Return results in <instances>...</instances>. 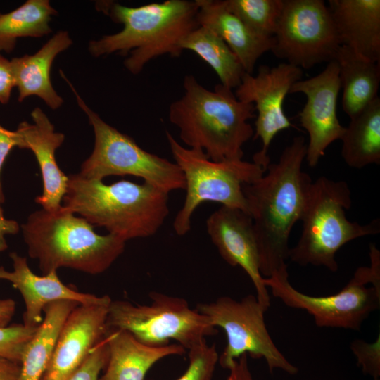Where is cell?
<instances>
[{"label": "cell", "mask_w": 380, "mask_h": 380, "mask_svg": "<svg viewBox=\"0 0 380 380\" xmlns=\"http://www.w3.org/2000/svg\"><path fill=\"white\" fill-rule=\"evenodd\" d=\"M306 152L304 137H294L265 175L243 186L265 278L288 271L290 233L301 219L312 183L302 170Z\"/></svg>", "instance_id": "6da1fadb"}, {"label": "cell", "mask_w": 380, "mask_h": 380, "mask_svg": "<svg viewBox=\"0 0 380 380\" xmlns=\"http://www.w3.org/2000/svg\"><path fill=\"white\" fill-rule=\"evenodd\" d=\"M96 8L114 22L122 24L123 28L90 41L89 52L96 58L130 52L124 66L133 75L140 73L158 56H180L182 40L199 26L196 1L166 0L138 7L106 1L97 3Z\"/></svg>", "instance_id": "7a4b0ae2"}, {"label": "cell", "mask_w": 380, "mask_h": 380, "mask_svg": "<svg viewBox=\"0 0 380 380\" xmlns=\"http://www.w3.org/2000/svg\"><path fill=\"white\" fill-rule=\"evenodd\" d=\"M183 89L169 108L170 122L182 142L214 161L242 159L243 146L254 134L248 122L255 117L253 104L239 101L220 83L208 89L192 75L184 76Z\"/></svg>", "instance_id": "3957f363"}, {"label": "cell", "mask_w": 380, "mask_h": 380, "mask_svg": "<svg viewBox=\"0 0 380 380\" xmlns=\"http://www.w3.org/2000/svg\"><path fill=\"white\" fill-rule=\"evenodd\" d=\"M68 177L63 206L125 241L154 235L169 215V194L146 182Z\"/></svg>", "instance_id": "277c9868"}, {"label": "cell", "mask_w": 380, "mask_h": 380, "mask_svg": "<svg viewBox=\"0 0 380 380\" xmlns=\"http://www.w3.org/2000/svg\"><path fill=\"white\" fill-rule=\"evenodd\" d=\"M21 228L28 255L38 260L44 274L61 267L99 274L125 248V241L109 233H96L94 225L63 205L33 212Z\"/></svg>", "instance_id": "5b68a950"}, {"label": "cell", "mask_w": 380, "mask_h": 380, "mask_svg": "<svg viewBox=\"0 0 380 380\" xmlns=\"http://www.w3.org/2000/svg\"><path fill=\"white\" fill-rule=\"evenodd\" d=\"M352 203L351 192L344 181L319 177L312 182L302 215V232L289 258L302 266H324L338 270L337 251L360 237L380 232V222L374 219L361 224L348 220L346 212Z\"/></svg>", "instance_id": "8992f818"}, {"label": "cell", "mask_w": 380, "mask_h": 380, "mask_svg": "<svg viewBox=\"0 0 380 380\" xmlns=\"http://www.w3.org/2000/svg\"><path fill=\"white\" fill-rule=\"evenodd\" d=\"M165 134L175 163L185 180L186 197L173 222L177 235L190 231L193 213L205 202L218 203L249 214L243 186L260 178L265 172L262 167L243 159L212 160L203 151L179 144L170 132Z\"/></svg>", "instance_id": "52a82bcc"}, {"label": "cell", "mask_w": 380, "mask_h": 380, "mask_svg": "<svg viewBox=\"0 0 380 380\" xmlns=\"http://www.w3.org/2000/svg\"><path fill=\"white\" fill-rule=\"evenodd\" d=\"M60 74L94 133V148L81 165L82 176L103 180L110 175H132L168 194L185 189L184 175L175 163L144 150L132 137L106 122L85 103L62 70Z\"/></svg>", "instance_id": "ba28073f"}, {"label": "cell", "mask_w": 380, "mask_h": 380, "mask_svg": "<svg viewBox=\"0 0 380 380\" xmlns=\"http://www.w3.org/2000/svg\"><path fill=\"white\" fill-rule=\"evenodd\" d=\"M371 265L357 268L343 289L333 295L312 296L296 290L288 271L264 278L272 295L286 305L305 310L320 327L360 330L363 322L380 305V253L369 246Z\"/></svg>", "instance_id": "9c48e42d"}, {"label": "cell", "mask_w": 380, "mask_h": 380, "mask_svg": "<svg viewBox=\"0 0 380 380\" xmlns=\"http://www.w3.org/2000/svg\"><path fill=\"white\" fill-rule=\"evenodd\" d=\"M149 296V305L112 300L108 329L126 331L148 346H163L173 340L188 350L217 334L208 319L191 308L185 299L158 292H151Z\"/></svg>", "instance_id": "30bf717a"}, {"label": "cell", "mask_w": 380, "mask_h": 380, "mask_svg": "<svg viewBox=\"0 0 380 380\" xmlns=\"http://www.w3.org/2000/svg\"><path fill=\"white\" fill-rule=\"evenodd\" d=\"M196 310L226 334L227 345L218 360L222 367L229 369L235 360L246 354L255 359L264 358L270 372L279 369L289 374L298 373V368L272 341L264 318L267 308L256 296L250 294L241 300L222 296L211 303L198 304Z\"/></svg>", "instance_id": "8fae6325"}, {"label": "cell", "mask_w": 380, "mask_h": 380, "mask_svg": "<svg viewBox=\"0 0 380 380\" xmlns=\"http://www.w3.org/2000/svg\"><path fill=\"white\" fill-rule=\"evenodd\" d=\"M341 42L323 0H284L273 54L286 63L309 69L335 60Z\"/></svg>", "instance_id": "7c38bea8"}, {"label": "cell", "mask_w": 380, "mask_h": 380, "mask_svg": "<svg viewBox=\"0 0 380 380\" xmlns=\"http://www.w3.org/2000/svg\"><path fill=\"white\" fill-rule=\"evenodd\" d=\"M302 77L300 68L286 62L272 68L262 65L255 75L245 73L236 88V97L253 104L258 113L253 138L260 139L262 148L253 156V162L265 171L270 163L267 151L272 141L281 131L293 127L284 113V101L293 84Z\"/></svg>", "instance_id": "4fadbf2b"}, {"label": "cell", "mask_w": 380, "mask_h": 380, "mask_svg": "<svg viewBox=\"0 0 380 380\" xmlns=\"http://www.w3.org/2000/svg\"><path fill=\"white\" fill-rule=\"evenodd\" d=\"M341 88L338 66L334 60L318 75L295 82L289 91L307 98L298 117L309 136L305 159L311 167L317 166L328 146L344 132L336 113Z\"/></svg>", "instance_id": "5bb4252c"}, {"label": "cell", "mask_w": 380, "mask_h": 380, "mask_svg": "<svg viewBox=\"0 0 380 380\" xmlns=\"http://www.w3.org/2000/svg\"><path fill=\"white\" fill-rule=\"evenodd\" d=\"M111 301L105 295L99 302L79 304L70 312L42 380H66L80 367L106 335Z\"/></svg>", "instance_id": "9a60e30c"}, {"label": "cell", "mask_w": 380, "mask_h": 380, "mask_svg": "<svg viewBox=\"0 0 380 380\" xmlns=\"http://www.w3.org/2000/svg\"><path fill=\"white\" fill-rule=\"evenodd\" d=\"M208 234L221 257L232 266H240L250 277L259 303L268 309L270 297L260 271L257 241L251 215L221 206L206 220Z\"/></svg>", "instance_id": "2e32d148"}, {"label": "cell", "mask_w": 380, "mask_h": 380, "mask_svg": "<svg viewBox=\"0 0 380 380\" xmlns=\"http://www.w3.org/2000/svg\"><path fill=\"white\" fill-rule=\"evenodd\" d=\"M33 123L19 124L16 132L20 148L30 150L38 163L42 178V195L35 198L42 208L53 210L61 206L65 194L68 177L58 167L56 151L65 140V135L55 130L46 114L39 107L31 113Z\"/></svg>", "instance_id": "e0dca14e"}, {"label": "cell", "mask_w": 380, "mask_h": 380, "mask_svg": "<svg viewBox=\"0 0 380 380\" xmlns=\"http://www.w3.org/2000/svg\"><path fill=\"white\" fill-rule=\"evenodd\" d=\"M13 271L0 267V279L10 281L18 289L24 300L25 310L23 324L38 327L42 322L44 308L58 300H70L80 304H89L100 301L103 296H96L77 291L64 284L57 275V271L39 276L29 267L25 257L15 252L10 253Z\"/></svg>", "instance_id": "ac0fdd59"}, {"label": "cell", "mask_w": 380, "mask_h": 380, "mask_svg": "<svg viewBox=\"0 0 380 380\" xmlns=\"http://www.w3.org/2000/svg\"><path fill=\"white\" fill-rule=\"evenodd\" d=\"M341 46L380 63V0H329Z\"/></svg>", "instance_id": "d6986e66"}, {"label": "cell", "mask_w": 380, "mask_h": 380, "mask_svg": "<svg viewBox=\"0 0 380 380\" xmlns=\"http://www.w3.org/2000/svg\"><path fill=\"white\" fill-rule=\"evenodd\" d=\"M199 26L215 32L235 54L246 73L253 74L255 63L271 50L274 37H266L250 29L225 6L224 0H195Z\"/></svg>", "instance_id": "ffe728a7"}, {"label": "cell", "mask_w": 380, "mask_h": 380, "mask_svg": "<svg viewBox=\"0 0 380 380\" xmlns=\"http://www.w3.org/2000/svg\"><path fill=\"white\" fill-rule=\"evenodd\" d=\"M72 44L68 32L60 30L34 53L11 60L19 102L36 96L52 110H57L63 105V98L51 84L50 72L56 57Z\"/></svg>", "instance_id": "44dd1931"}, {"label": "cell", "mask_w": 380, "mask_h": 380, "mask_svg": "<svg viewBox=\"0 0 380 380\" xmlns=\"http://www.w3.org/2000/svg\"><path fill=\"white\" fill-rule=\"evenodd\" d=\"M108 359L98 380H144L148 370L158 361L171 355H182L186 349L178 343L151 346L129 332L108 329Z\"/></svg>", "instance_id": "7402d4cb"}, {"label": "cell", "mask_w": 380, "mask_h": 380, "mask_svg": "<svg viewBox=\"0 0 380 380\" xmlns=\"http://www.w3.org/2000/svg\"><path fill=\"white\" fill-rule=\"evenodd\" d=\"M335 61L343 88L342 108L350 118L378 97L380 63L364 58L341 46Z\"/></svg>", "instance_id": "603a6c76"}, {"label": "cell", "mask_w": 380, "mask_h": 380, "mask_svg": "<svg viewBox=\"0 0 380 380\" xmlns=\"http://www.w3.org/2000/svg\"><path fill=\"white\" fill-rule=\"evenodd\" d=\"M79 304L70 300H58L44 308L43 320L23 350L19 380L42 379L61 328L70 312Z\"/></svg>", "instance_id": "cb8c5ba5"}, {"label": "cell", "mask_w": 380, "mask_h": 380, "mask_svg": "<svg viewBox=\"0 0 380 380\" xmlns=\"http://www.w3.org/2000/svg\"><path fill=\"white\" fill-rule=\"evenodd\" d=\"M340 140L341 157L350 167L380 163V99L350 118Z\"/></svg>", "instance_id": "d4e9b609"}, {"label": "cell", "mask_w": 380, "mask_h": 380, "mask_svg": "<svg viewBox=\"0 0 380 380\" xmlns=\"http://www.w3.org/2000/svg\"><path fill=\"white\" fill-rule=\"evenodd\" d=\"M182 50H190L209 65L220 84L231 89L236 88L246 73L227 44L210 29L198 26L181 42Z\"/></svg>", "instance_id": "484cf974"}, {"label": "cell", "mask_w": 380, "mask_h": 380, "mask_svg": "<svg viewBox=\"0 0 380 380\" xmlns=\"http://www.w3.org/2000/svg\"><path fill=\"white\" fill-rule=\"evenodd\" d=\"M57 13L49 0H27L15 10L0 14V51H12L18 38L49 34V23Z\"/></svg>", "instance_id": "4316f807"}, {"label": "cell", "mask_w": 380, "mask_h": 380, "mask_svg": "<svg viewBox=\"0 0 380 380\" xmlns=\"http://www.w3.org/2000/svg\"><path fill=\"white\" fill-rule=\"evenodd\" d=\"M227 8L259 35L273 37L284 0H224Z\"/></svg>", "instance_id": "83f0119b"}, {"label": "cell", "mask_w": 380, "mask_h": 380, "mask_svg": "<svg viewBox=\"0 0 380 380\" xmlns=\"http://www.w3.org/2000/svg\"><path fill=\"white\" fill-rule=\"evenodd\" d=\"M188 356V367L177 380H212L219 360L215 345L203 340L189 349Z\"/></svg>", "instance_id": "f1b7e54d"}, {"label": "cell", "mask_w": 380, "mask_h": 380, "mask_svg": "<svg viewBox=\"0 0 380 380\" xmlns=\"http://www.w3.org/2000/svg\"><path fill=\"white\" fill-rule=\"evenodd\" d=\"M37 327L23 324L0 327V357L20 362L25 347Z\"/></svg>", "instance_id": "f546056e"}, {"label": "cell", "mask_w": 380, "mask_h": 380, "mask_svg": "<svg viewBox=\"0 0 380 380\" xmlns=\"http://www.w3.org/2000/svg\"><path fill=\"white\" fill-rule=\"evenodd\" d=\"M350 349L357 358V365L365 374L374 380L380 377V337L379 334L372 343L356 339L350 344Z\"/></svg>", "instance_id": "4dcf8cb0"}, {"label": "cell", "mask_w": 380, "mask_h": 380, "mask_svg": "<svg viewBox=\"0 0 380 380\" xmlns=\"http://www.w3.org/2000/svg\"><path fill=\"white\" fill-rule=\"evenodd\" d=\"M108 346L106 337L90 352L80 367L66 380H98L108 359Z\"/></svg>", "instance_id": "1f68e13d"}, {"label": "cell", "mask_w": 380, "mask_h": 380, "mask_svg": "<svg viewBox=\"0 0 380 380\" xmlns=\"http://www.w3.org/2000/svg\"><path fill=\"white\" fill-rule=\"evenodd\" d=\"M15 80L11 61L0 53V103H8Z\"/></svg>", "instance_id": "d6a6232c"}, {"label": "cell", "mask_w": 380, "mask_h": 380, "mask_svg": "<svg viewBox=\"0 0 380 380\" xmlns=\"http://www.w3.org/2000/svg\"><path fill=\"white\" fill-rule=\"evenodd\" d=\"M20 138L18 132L5 129L0 125V203L4 202V195L1 182V172L4 161L11 149L19 147Z\"/></svg>", "instance_id": "836d02e7"}, {"label": "cell", "mask_w": 380, "mask_h": 380, "mask_svg": "<svg viewBox=\"0 0 380 380\" xmlns=\"http://www.w3.org/2000/svg\"><path fill=\"white\" fill-rule=\"evenodd\" d=\"M227 380H253L248 367V355L243 354L235 360L229 368Z\"/></svg>", "instance_id": "e575fe53"}, {"label": "cell", "mask_w": 380, "mask_h": 380, "mask_svg": "<svg viewBox=\"0 0 380 380\" xmlns=\"http://www.w3.org/2000/svg\"><path fill=\"white\" fill-rule=\"evenodd\" d=\"M19 229V224L16 221L5 218L0 205V253L8 248L5 236L7 234H15Z\"/></svg>", "instance_id": "d590c367"}, {"label": "cell", "mask_w": 380, "mask_h": 380, "mask_svg": "<svg viewBox=\"0 0 380 380\" xmlns=\"http://www.w3.org/2000/svg\"><path fill=\"white\" fill-rule=\"evenodd\" d=\"M20 362L0 357V380H19Z\"/></svg>", "instance_id": "8d00e7d4"}, {"label": "cell", "mask_w": 380, "mask_h": 380, "mask_svg": "<svg viewBox=\"0 0 380 380\" xmlns=\"http://www.w3.org/2000/svg\"><path fill=\"white\" fill-rule=\"evenodd\" d=\"M15 311V303L13 299H0V327L8 326Z\"/></svg>", "instance_id": "74e56055"}]
</instances>
